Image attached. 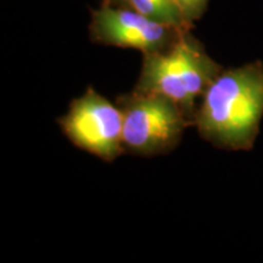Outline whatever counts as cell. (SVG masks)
Segmentation results:
<instances>
[{
  "mask_svg": "<svg viewBox=\"0 0 263 263\" xmlns=\"http://www.w3.org/2000/svg\"><path fill=\"white\" fill-rule=\"evenodd\" d=\"M262 117L263 64L254 61L222 68L200 100L194 127L218 149L250 151Z\"/></svg>",
  "mask_w": 263,
  "mask_h": 263,
  "instance_id": "obj_1",
  "label": "cell"
},
{
  "mask_svg": "<svg viewBox=\"0 0 263 263\" xmlns=\"http://www.w3.org/2000/svg\"><path fill=\"white\" fill-rule=\"evenodd\" d=\"M222 68L186 31L168 50L143 55L134 90L170 98L194 126L200 100Z\"/></svg>",
  "mask_w": 263,
  "mask_h": 263,
  "instance_id": "obj_2",
  "label": "cell"
},
{
  "mask_svg": "<svg viewBox=\"0 0 263 263\" xmlns=\"http://www.w3.org/2000/svg\"><path fill=\"white\" fill-rule=\"evenodd\" d=\"M123 117L124 154L154 157L172 153L192 126L180 107L164 95L132 90L116 99Z\"/></svg>",
  "mask_w": 263,
  "mask_h": 263,
  "instance_id": "obj_3",
  "label": "cell"
},
{
  "mask_svg": "<svg viewBox=\"0 0 263 263\" xmlns=\"http://www.w3.org/2000/svg\"><path fill=\"white\" fill-rule=\"evenodd\" d=\"M58 124L74 146L105 162H114L124 154L122 112L94 88L73 99Z\"/></svg>",
  "mask_w": 263,
  "mask_h": 263,
  "instance_id": "obj_4",
  "label": "cell"
},
{
  "mask_svg": "<svg viewBox=\"0 0 263 263\" xmlns=\"http://www.w3.org/2000/svg\"><path fill=\"white\" fill-rule=\"evenodd\" d=\"M184 32L154 21L128 6L103 3L91 10L89 34L91 42L108 47L129 48L143 55L156 54L173 47Z\"/></svg>",
  "mask_w": 263,
  "mask_h": 263,
  "instance_id": "obj_5",
  "label": "cell"
},
{
  "mask_svg": "<svg viewBox=\"0 0 263 263\" xmlns=\"http://www.w3.org/2000/svg\"><path fill=\"white\" fill-rule=\"evenodd\" d=\"M126 6L160 24L182 31H192L193 25L174 0H126Z\"/></svg>",
  "mask_w": 263,
  "mask_h": 263,
  "instance_id": "obj_6",
  "label": "cell"
},
{
  "mask_svg": "<svg viewBox=\"0 0 263 263\" xmlns=\"http://www.w3.org/2000/svg\"><path fill=\"white\" fill-rule=\"evenodd\" d=\"M192 24L200 20L206 12L209 0H174Z\"/></svg>",
  "mask_w": 263,
  "mask_h": 263,
  "instance_id": "obj_7",
  "label": "cell"
},
{
  "mask_svg": "<svg viewBox=\"0 0 263 263\" xmlns=\"http://www.w3.org/2000/svg\"><path fill=\"white\" fill-rule=\"evenodd\" d=\"M104 3L116 6H126V0H104Z\"/></svg>",
  "mask_w": 263,
  "mask_h": 263,
  "instance_id": "obj_8",
  "label": "cell"
}]
</instances>
